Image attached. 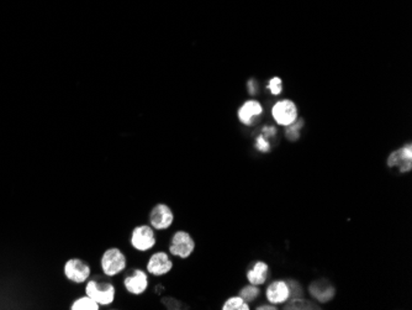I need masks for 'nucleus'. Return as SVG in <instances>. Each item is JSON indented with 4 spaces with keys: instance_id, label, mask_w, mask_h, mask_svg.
Returning a JSON list of instances; mask_svg holds the SVG:
<instances>
[{
    "instance_id": "20",
    "label": "nucleus",
    "mask_w": 412,
    "mask_h": 310,
    "mask_svg": "<svg viewBox=\"0 0 412 310\" xmlns=\"http://www.w3.org/2000/svg\"><path fill=\"white\" fill-rule=\"evenodd\" d=\"M254 147L258 150L259 152H263V154H266V152L270 151V144H269V140L265 139L263 135H259L256 139V142H254Z\"/></svg>"
},
{
    "instance_id": "21",
    "label": "nucleus",
    "mask_w": 412,
    "mask_h": 310,
    "mask_svg": "<svg viewBox=\"0 0 412 310\" xmlns=\"http://www.w3.org/2000/svg\"><path fill=\"white\" fill-rule=\"evenodd\" d=\"M268 88L269 90H270V93L273 95H279L281 93V89H283V84H281V79L279 77H274L271 78L270 80H269V84H268Z\"/></svg>"
},
{
    "instance_id": "22",
    "label": "nucleus",
    "mask_w": 412,
    "mask_h": 310,
    "mask_svg": "<svg viewBox=\"0 0 412 310\" xmlns=\"http://www.w3.org/2000/svg\"><path fill=\"white\" fill-rule=\"evenodd\" d=\"M162 304L164 305V307H167L168 309H173V310L182 309V307H183L182 302H179V300L175 299V298H173V297L163 298Z\"/></svg>"
},
{
    "instance_id": "5",
    "label": "nucleus",
    "mask_w": 412,
    "mask_h": 310,
    "mask_svg": "<svg viewBox=\"0 0 412 310\" xmlns=\"http://www.w3.org/2000/svg\"><path fill=\"white\" fill-rule=\"evenodd\" d=\"M90 266L86 261L81 260V258H69L64 265V274H66L67 279L76 283V284L86 282L90 277Z\"/></svg>"
},
{
    "instance_id": "18",
    "label": "nucleus",
    "mask_w": 412,
    "mask_h": 310,
    "mask_svg": "<svg viewBox=\"0 0 412 310\" xmlns=\"http://www.w3.org/2000/svg\"><path fill=\"white\" fill-rule=\"evenodd\" d=\"M285 309L288 310H301V309H317L315 304H312L311 302L306 299H301L300 298H293L291 302H289L288 304L285 305Z\"/></svg>"
},
{
    "instance_id": "16",
    "label": "nucleus",
    "mask_w": 412,
    "mask_h": 310,
    "mask_svg": "<svg viewBox=\"0 0 412 310\" xmlns=\"http://www.w3.org/2000/svg\"><path fill=\"white\" fill-rule=\"evenodd\" d=\"M222 310H249V305L239 295H236V297L228 298L224 303Z\"/></svg>"
},
{
    "instance_id": "27",
    "label": "nucleus",
    "mask_w": 412,
    "mask_h": 310,
    "mask_svg": "<svg viewBox=\"0 0 412 310\" xmlns=\"http://www.w3.org/2000/svg\"><path fill=\"white\" fill-rule=\"evenodd\" d=\"M163 290V285L159 284V285H155V293H160Z\"/></svg>"
},
{
    "instance_id": "6",
    "label": "nucleus",
    "mask_w": 412,
    "mask_h": 310,
    "mask_svg": "<svg viewBox=\"0 0 412 310\" xmlns=\"http://www.w3.org/2000/svg\"><path fill=\"white\" fill-rule=\"evenodd\" d=\"M271 115L276 124L281 126H289L298 119V108L290 99H283L275 103L271 109Z\"/></svg>"
},
{
    "instance_id": "26",
    "label": "nucleus",
    "mask_w": 412,
    "mask_h": 310,
    "mask_svg": "<svg viewBox=\"0 0 412 310\" xmlns=\"http://www.w3.org/2000/svg\"><path fill=\"white\" fill-rule=\"evenodd\" d=\"M248 89L251 94H254V93H256V83H254L253 79H251L248 82Z\"/></svg>"
},
{
    "instance_id": "24",
    "label": "nucleus",
    "mask_w": 412,
    "mask_h": 310,
    "mask_svg": "<svg viewBox=\"0 0 412 310\" xmlns=\"http://www.w3.org/2000/svg\"><path fill=\"white\" fill-rule=\"evenodd\" d=\"M262 135H263L265 139H271L276 135V129L274 126H264L263 130H262Z\"/></svg>"
},
{
    "instance_id": "3",
    "label": "nucleus",
    "mask_w": 412,
    "mask_h": 310,
    "mask_svg": "<svg viewBox=\"0 0 412 310\" xmlns=\"http://www.w3.org/2000/svg\"><path fill=\"white\" fill-rule=\"evenodd\" d=\"M195 241L187 231L179 230L173 233L169 243L170 255L179 257L182 260L189 258L195 251Z\"/></svg>"
},
{
    "instance_id": "2",
    "label": "nucleus",
    "mask_w": 412,
    "mask_h": 310,
    "mask_svg": "<svg viewBox=\"0 0 412 310\" xmlns=\"http://www.w3.org/2000/svg\"><path fill=\"white\" fill-rule=\"evenodd\" d=\"M100 265L106 277H113L125 270L127 266V260L120 248L110 247L101 256Z\"/></svg>"
},
{
    "instance_id": "23",
    "label": "nucleus",
    "mask_w": 412,
    "mask_h": 310,
    "mask_svg": "<svg viewBox=\"0 0 412 310\" xmlns=\"http://www.w3.org/2000/svg\"><path fill=\"white\" fill-rule=\"evenodd\" d=\"M288 285L289 290H290V298H300L302 295V288H301L300 283L295 282V280H289Z\"/></svg>"
},
{
    "instance_id": "12",
    "label": "nucleus",
    "mask_w": 412,
    "mask_h": 310,
    "mask_svg": "<svg viewBox=\"0 0 412 310\" xmlns=\"http://www.w3.org/2000/svg\"><path fill=\"white\" fill-rule=\"evenodd\" d=\"M262 114H263V108H262L261 103L257 100H248L238 109L239 121L247 126L253 125Z\"/></svg>"
},
{
    "instance_id": "19",
    "label": "nucleus",
    "mask_w": 412,
    "mask_h": 310,
    "mask_svg": "<svg viewBox=\"0 0 412 310\" xmlns=\"http://www.w3.org/2000/svg\"><path fill=\"white\" fill-rule=\"evenodd\" d=\"M303 121L301 119H296L293 124H290L289 126H286L285 130V136L288 137L290 141H296L300 137V130L302 127Z\"/></svg>"
},
{
    "instance_id": "4",
    "label": "nucleus",
    "mask_w": 412,
    "mask_h": 310,
    "mask_svg": "<svg viewBox=\"0 0 412 310\" xmlns=\"http://www.w3.org/2000/svg\"><path fill=\"white\" fill-rule=\"evenodd\" d=\"M130 242L135 250L141 251V252L150 250L152 247H154L155 242H157L154 229L150 225H146V224L136 226L131 232Z\"/></svg>"
},
{
    "instance_id": "15",
    "label": "nucleus",
    "mask_w": 412,
    "mask_h": 310,
    "mask_svg": "<svg viewBox=\"0 0 412 310\" xmlns=\"http://www.w3.org/2000/svg\"><path fill=\"white\" fill-rule=\"evenodd\" d=\"M100 305L90 298L89 295H84V297L78 298V299L74 300L71 305L72 310H99L100 309Z\"/></svg>"
},
{
    "instance_id": "8",
    "label": "nucleus",
    "mask_w": 412,
    "mask_h": 310,
    "mask_svg": "<svg viewBox=\"0 0 412 310\" xmlns=\"http://www.w3.org/2000/svg\"><path fill=\"white\" fill-rule=\"evenodd\" d=\"M150 280L145 271L140 268H132L123 278V285L126 290L133 295H141L147 290Z\"/></svg>"
},
{
    "instance_id": "7",
    "label": "nucleus",
    "mask_w": 412,
    "mask_h": 310,
    "mask_svg": "<svg viewBox=\"0 0 412 310\" xmlns=\"http://www.w3.org/2000/svg\"><path fill=\"white\" fill-rule=\"evenodd\" d=\"M150 223L154 230H167L172 226L174 221V214H173L170 206L167 204H155L150 211Z\"/></svg>"
},
{
    "instance_id": "25",
    "label": "nucleus",
    "mask_w": 412,
    "mask_h": 310,
    "mask_svg": "<svg viewBox=\"0 0 412 310\" xmlns=\"http://www.w3.org/2000/svg\"><path fill=\"white\" fill-rule=\"evenodd\" d=\"M256 309L257 310H276L278 308H276V305H274V304H263V305H258Z\"/></svg>"
},
{
    "instance_id": "14",
    "label": "nucleus",
    "mask_w": 412,
    "mask_h": 310,
    "mask_svg": "<svg viewBox=\"0 0 412 310\" xmlns=\"http://www.w3.org/2000/svg\"><path fill=\"white\" fill-rule=\"evenodd\" d=\"M269 272V266L263 261H257L253 267L247 271V279L251 284L262 285L266 282Z\"/></svg>"
},
{
    "instance_id": "1",
    "label": "nucleus",
    "mask_w": 412,
    "mask_h": 310,
    "mask_svg": "<svg viewBox=\"0 0 412 310\" xmlns=\"http://www.w3.org/2000/svg\"><path fill=\"white\" fill-rule=\"evenodd\" d=\"M85 294L93 298L99 305H110L115 300V285L110 279L101 275H94L86 280Z\"/></svg>"
},
{
    "instance_id": "17",
    "label": "nucleus",
    "mask_w": 412,
    "mask_h": 310,
    "mask_svg": "<svg viewBox=\"0 0 412 310\" xmlns=\"http://www.w3.org/2000/svg\"><path fill=\"white\" fill-rule=\"evenodd\" d=\"M259 294H261V289L258 288V285H254V284L246 285V287H243L241 290H239V297H241L242 299L247 303L253 302L256 298L259 297Z\"/></svg>"
},
{
    "instance_id": "13",
    "label": "nucleus",
    "mask_w": 412,
    "mask_h": 310,
    "mask_svg": "<svg viewBox=\"0 0 412 310\" xmlns=\"http://www.w3.org/2000/svg\"><path fill=\"white\" fill-rule=\"evenodd\" d=\"M308 290H310V294L321 303L330 302L336 294V289L333 288V285H331L326 280H318V282L311 283Z\"/></svg>"
},
{
    "instance_id": "9",
    "label": "nucleus",
    "mask_w": 412,
    "mask_h": 310,
    "mask_svg": "<svg viewBox=\"0 0 412 310\" xmlns=\"http://www.w3.org/2000/svg\"><path fill=\"white\" fill-rule=\"evenodd\" d=\"M387 166L397 167L401 173H406L412 169V145L407 144L401 149L395 150L387 157Z\"/></svg>"
},
{
    "instance_id": "11",
    "label": "nucleus",
    "mask_w": 412,
    "mask_h": 310,
    "mask_svg": "<svg viewBox=\"0 0 412 310\" xmlns=\"http://www.w3.org/2000/svg\"><path fill=\"white\" fill-rule=\"evenodd\" d=\"M265 297L270 304L278 305L286 303L289 300V298H290V290H289L288 282L283 279L271 282L270 284L266 287Z\"/></svg>"
},
{
    "instance_id": "10",
    "label": "nucleus",
    "mask_w": 412,
    "mask_h": 310,
    "mask_svg": "<svg viewBox=\"0 0 412 310\" xmlns=\"http://www.w3.org/2000/svg\"><path fill=\"white\" fill-rule=\"evenodd\" d=\"M147 272L150 274L160 277L169 273L173 268V261L170 260L169 255L164 251L153 253L147 262Z\"/></svg>"
}]
</instances>
